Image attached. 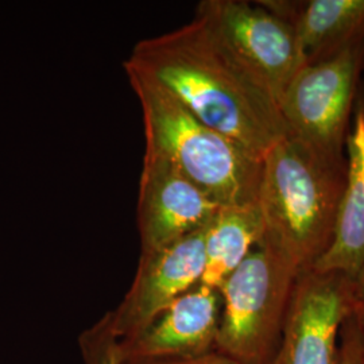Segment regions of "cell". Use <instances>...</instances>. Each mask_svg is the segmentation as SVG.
<instances>
[{"instance_id": "obj_1", "label": "cell", "mask_w": 364, "mask_h": 364, "mask_svg": "<svg viewBox=\"0 0 364 364\" xmlns=\"http://www.w3.org/2000/svg\"><path fill=\"white\" fill-rule=\"evenodd\" d=\"M123 65L156 80L198 120L260 159L289 134L272 95L198 15L139 41Z\"/></svg>"}, {"instance_id": "obj_2", "label": "cell", "mask_w": 364, "mask_h": 364, "mask_svg": "<svg viewBox=\"0 0 364 364\" xmlns=\"http://www.w3.org/2000/svg\"><path fill=\"white\" fill-rule=\"evenodd\" d=\"M347 180V158L324 156L290 132L262 159L263 237L282 248L301 273L329 247Z\"/></svg>"}, {"instance_id": "obj_3", "label": "cell", "mask_w": 364, "mask_h": 364, "mask_svg": "<svg viewBox=\"0 0 364 364\" xmlns=\"http://www.w3.org/2000/svg\"><path fill=\"white\" fill-rule=\"evenodd\" d=\"M123 66L142 109L144 150L165 158L220 207L257 204L262 159L198 120L156 80Z\"/></svg>"}, {"instance_id": "obj_4", "label": "cell", "mask_w": 364, "mask_h": 364, "mask_svg": "<svg viewBox=\"0 0 364 364\" xmlns=\"http://www.w3.org/2000/svg\"><path fill=\"white\" fill-rule=\"evenodd\" d=\"M301 270L282 248L262 237L219 291L215 351L239 364H270Z\"/></svg>"}, {"instance_id": "obj_5", "label": "cell", "mask_w": 364, "mask_h": 364, "mask_svg": "<svg viewBox=\"0 0 364 364\" xmlns=\"http://www.w3.org/2000/svg\"><path fill=\"white\" fill-rule=\"evenodd\" d=\"M364 72V36L335 55L302 66L279 102L287 130L318 153L347 158L353 105Z\"/></svg>"}, {"instance_id": "obj_6", "label": "cell", "mask_w": 364, "mask_h": 364, "mask_svg": "<svg viewBox=\"0 0 364 364\" xmlns=\"http://www.w3.org/2000/svg\"><path fill=\"white\" fill-rule=\"evenodd\" d=\"M196 15L205 19L230 49L279 102L304 66L293 28L262 1L203 0Z\"/></svg>"}, {"instance_id": "obj_7", "label": "cell", "mask_w": 364, "mask_h": 364, "mask_svg": "<svg viewBox=\"0 0 364 364\" xmlns=\"http://www.w3.org/2000/svg\"><path fill=\"white\" fill-rule=\"evenodd\" d=\"M358 301L347 275L302 272L270 364H340V332Z\"/></svg>"}, {"instance_id": "obj_8", "label": "cell", "mask_w": 364, "mask_h": 364, "mask_svg": "<svg viewBox=\"0 0 364 364\" xmlns=\"http://www.w3.org/2000/svg\"><path fill=\"white\" fill-rule=\"evenodd\" d=\"M207 227L168 247L142 252L129 291L107 312L119 341L142 333L170 304L201 282Z\"/></svg>"}, {"instance_id": "obj_9", "label": "cell", "mask_w": 364, "mask_h": 364, "mask_svg": "<svg viewBox=\"0 0 364 364\" xmlns=\"http://www.w3.org/2000/svg\"><path fill=\"white\" fill-rule=\"evenodd\" d=\"M219 208L165 158L144 150L136 208L142 252L168 247L207 227Z\"/></svg>"}, {"instance_id": "obj_10", "label": "cell", "mask_w": 364, "mask_h": 364, "mask_svg": "<svg viewBox=\"0 0 364 364\" xmlns=\"http://www.w3.org/2000/svg\"><path fill=\"white\" fill-rule=\"evenodd\" d=\"M220 313V291L198 284L174 299L142 333L119 341V362L158 363L215 351Z\"/></svg>"}, {"instance_id": "obj_11", "label": "cell", "mask_w": 364, "mask_h": 364, "mask_svg": "<svg viewBox=\"0 0 364 364\" xmlns=\"http://www.w3.org/2000/svg\"><path fill=\"white\" fill-rule=\"evenodd\" d=\"M287 21L304 66L326 60L364 36V0H262Z\"/></svg>"}, {"instance_id": "obj_12", "label": "cell", "mask_w": 364, "mask_h": 364, "mask_svg": "<svg viewBox=\"0 0 364 364\" xmlns=\"http://www.w3.org/2000/svg\"><path fill=\"white\" fill-rule=\"evenodd\" d=\"M346 150L347 180L333 239L309 270L344 274L356 281L364 266V102L355 109Z\"/></svg>"}, {"instance_id": "obj_13", "label": "cell", "mask_w": 364, "mask_h": 364, "mask_svg": "<svg viewBox=\"0 0 364 364\" xmlns=\"http://www.w3.org/2000/svg\"><path fill=\"white\" fill-rule=\"evenodd\" d=\"M264 235L259 204L220 207L205 230L203 285L220 289Z\"/></svg>"}, {"instance_id": "obj_14", "label": "cell", "mask_w": 364, "mask_h": 364, "mask_svg": "<svg viewBox=\"0 0 364 364\" xmlns=\"http://www.w3.org/2000/svg\"><path fill=\"white\" fill-rule=\"evenodd\" d=\"M77 343L82 363L120 364L117 355L119 340L111 328L107 313L80 333Z\"/></svg>"}, {"instance_id": "obj_15", "label": "cell", "mask_w": 364, "mask_h": 364, "mask_svg": "<svg viewBox=\"0 0 364 364\" xmlns=\"http://www.w3.org/2000/svg\"><path fill=\"white\" fill-rule=\"evenodd\" d=\"M340 364H363V351L358 326L351 316L346 320L340 332Z\"/></svg>"}, {"instance_id": "obj_16", "label": "cell", "mask_w": 364, "mask_h": 364, "mask_svg": "<svg viewBox=\"0 0 364 364\" xmlns=\"http://www.w3.org/2000/svg\"><path fill=\"white\" fill-rule=\"evenodd\" d=\"M144 364H239L232 360L231 358L221 355L219 352L212 351L193 358V359H182V360H170V362H158V363H144Z\"/></svg>"}, {"instance_id": "obj_17", "label": "cell", "mask_w": 364, "mask_h": 364, "mask_svg": "<svg viewBox=\"0 0 364 364\" xmlns=\"http://www.w3.org/2000/svg\"><path fill=\"white\" fill-rule=\"evenodd\" d=\"M352 317L355 320V324L358 326L359 338H360V344H362V351H363V364H364V299H359L353 308Z\"/></svg>"}, {"instance_id": "obj_18", "label": "cell", "mask_w": 364, "mask_h": 364, "mask_svg": "<svg viewBox=\"0 0 364 364\" xmlns=\"http://www.w3.org/2000/svg\"><path fill=\"white\" fill-rule=\"evenodd\" d=\"M355 287H356L358 299H364V266L362 272L359 274V277L355 281Z\"/></svg>"}]
</instances>
